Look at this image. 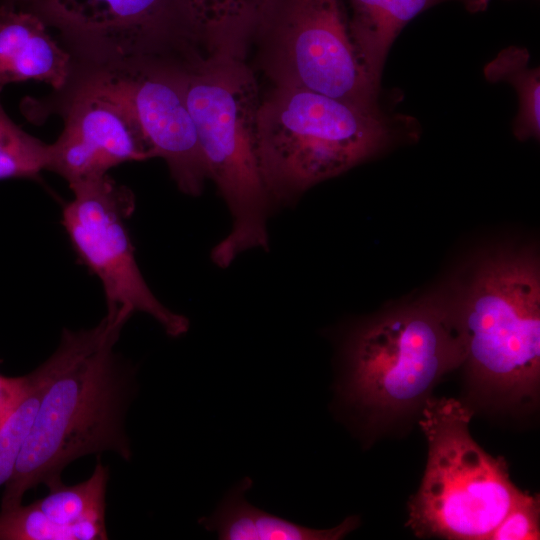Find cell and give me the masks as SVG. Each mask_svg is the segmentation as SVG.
<instances>
[{
    "label": "cell",
    "mask_w": 540,
    "mask_h": 540,
    "mask_svg": "<svg viewBox=\"0 0 540 540\" xmlns=\"http://www.w3.org/2000/svg\"><path fill=\"white\" fill-rule=\"evenodd\" d=\"M130 316L107 311L91 329H63L52 354L54 376L5 484L1 509L22 504L25 492L41 483L49 489L58 486L63 469L80 457L113 451L130 460L125 417L135 375L114 351Z\"/></svg>",
    "instance_id": "1"
},
{
    "label": "cell",
    "mask_w": 540,
    "mask_h": 540,
    "mask_svg": "<svg viewBox=\"0 0 540 540\" xmlns=\"http://www.w3.org/2000/svg\"><path fill=\"white\" fill-rule=\"evenodd\" d=\"M184 71L208 178L232 216L231 231L211 251L213 263L226 268L242 252L269 246L272 201L257 153L258 84L244 58L227 54H199L184 62Z\"/></svg>",
    "instance_id": "2"
},
{
    "label": "cell",
    "mask_w": 540,
    "mask_h": 540,
    "mask_svg": "<svg viewBox=\"0 0 540 540\" xmlns=\"http://www.w3.org/2000/svg\"><path fill=\"white\" fill-rule=\"evenodd\" d=\"M391 120L366 108L303 88L275 86L261 100L257 153L271 201L286 204L383 150Z\"/></svg>",
    "instance_id": "3"
},
{
    "label": "cell",
    "mask_w": 540,
    "mask_h": 540,
    "mask_svg": "<svg viewBox=\"0 0 540 540\" xmlns=\"http://www.w3.org/2000/svg\"><path fill=\"white\" fill-rule=\"evenodd\" d=\"M341 395L373 422L406 413L428 399L465 360L455 307L419 302L390 312L349 338Z\"/></svg>",
    "instance_id": "4"
},
{
    "label": "cell",
    "mask_w": 540,
    "mask_h": 540,
    "mask_svg": "<svg viewBox=\"0 0 540 540\" xmlns=\"http://www.w3.org/2000/svg\"><path fill=\"white\" fill-rule=\"evenodd\" d=\"M471 410L453 398L427 399L420 426L428 460L407 525L418 537L489 540L521 494L503 458L485 452L468 429Z\"/></svg>",
    "instance_id": "5"
},
{
    "label": "cell",
    "mask_w": 540,
    "mask_h": 540,
    "mask_svg": "<svg viewBox=\"0 0 540 540\" xmlns=\"http://www.w3.org/2000/svg\"><path fill=\"white\" fill-rule=\"evenodd\" d=\"M455 311L474 386L502 403L533 400L540 380L537 261L527 255L490 261Z\"/></svg>",
    "instance_id": "6"
},
{
    "label": "cell",
    "mask_w": 540,
    "mask_h": 540,
    "mask_svg": "<svg viewBox=\"0 0 540 540\" xmlns=\"http://www.w3.org/2000/svg\"><path fill=\"white\" fill-rule=\"evenodd\" d=\"M256 39L275 86L378 108L379 85L361 59L343 0H278Z\"/></svg>",
    "instance_id": "7"
},
{
    "label": "cell",
    "mask_w": 540,
    "mask_h": 540,
    "mask_svg": "<svg viewBox=\"0 0 540 540\" xmlns=\"http://www.w3.org/2000/svg\"><path fill=\"white\" fill-rule=\"evenodd\" d=\"M26 6L60 32L80 66L185 62L205 53L187 0H38Z\"/></svg>",
    "instance_id": "8"
},
{
    "label": "cell",
    "mask_w": 540,
    "mask_h": 540,
    "mask_svg": "<svg viewBox=\"0 0 540 540\" xmlns=\"http://www.w3.org/2000/svg\"><path fill=\"white\" fill-rule=\"evenodd\" d=\"M73 199L62 224L80 260L100 279L108 311L152 316L171 337L189 320L165 307L146 284L135 260L126 220L135 208L133 192L108 174L69 185Z\"/></svg>",
    "instance_id": "9"
},
{
    "label": "cell",
    "mask_w": 540,
    "mask_h": 540,
    "mask_svg": "<svg viewBox=\"0 0 540 540\" xmlns=\"http://www.w3.org/2000/svg\"><path fill=\"white\" fill-rule=\"evenodd\" d=\"M55 92L53 111L63 117L64 129L49 144L46 169L69 185L154 157L126 101L87 70L73 65L68 82Z\"/></svg>",
    "instance_id": "10"
},
{
    "label": "cell",
    "mask_w": 540,
    "mask_h": 540,
    "mask_svg": "<svg viewBox=\"0 0 540 540\" xmlns=\"http://www.w3.org/2000/svg\"><path fill=\"white\" fill-rule=\"evenodd\" d=\"M131 108L154 157L163 158L178 188L197 196L208 173L187 99L184 62L143 59L85 67Z\"/></svg>",
    "instance_id": "11"
},
{
    "label": "cell",
    "mask_w": 540,
    "mask_h": 540,
    "mask_svg": "<svg viewBox=\"0 0 540 540\" xmlns=\"http://www.w3.org/2000/svg\"><path fill=\"white\" fill-rule=\"evenodd\" d=\"M72 55L26 5L0 0V92L11 83L42 81L61 90L73 70Z\"/></svg>",
    "instance_id": "12"
},
{
    "label": "cell",
    "mask_w": 540,
    "mask_h": 540,
    "mask_svg": "<svg viewBox=\"0 0 540 540\" xmlns=\"http://www.w3.org/2000/svg\"><path fill=\"white\" fill-rule=\"evenodd\" d=\"M252 486L243 479L225 495L214 513L199 522L215 531L222 540H338L358 524L357 517H348L336 527L314 529L261 510L250 504L245 493Z\"/></svg>",
    "instance_id": "13"
},
{
    "label": "cell",
    "mask_w": 540,
    "mask_h": 540,
    "mask_svg": "<svg viewBox=\"0 0 540 540\" xmlns=\"http://www.w3.org/2000/svg\"><path fill=\"white\" fill-rule=\"evenodd\" d=\"M446 1H457L471 13L486 10L489 0H349V25L361 59L380 86L383 66L401 30L421 12Z\"/></svg>",
    "instance_id": "14"
},
{
    "label": "cell",
    "mask_w": 540,
    "mask_h": 540,
    "mask_svg": "<svg viewBox=\"0 0 540 540\" xmlns=\"http://www.w3.org/2000/svg\"><path fill=\"white\" fill-rule=\"evenodd\" d=\"M278 0H187L205 54L244 58Z\"/></svg>",
    "instance_id": "15"
},
{
    "label": "cell",
    "mask_w": 540,
    "mask_h": 540,
    "mask_svg": "<svg viewBox=\"0 0 540 540\" xmlns=\"http://www.w3.org/2000/svg\"><path fill=\"white\" fill-rule=\"evenodd\" d=\"M108 479V468L98 460L87 480L73 486L61 483L34 502L50 521L72 532L75 540H106Z\"/></svg>",
    "instance_id": "16"
},
{
    "label": "cell",
    "mask_w": 540,
    "mask_h": 540,
    "mask_svg": "<svg viewBox=\"0 0 540 540\" xmlns=\"http://www.w3.org/2000/svg\"><path fill=\"white\" fill-rule=\"evenodd\" d=\"M529 58L526 48L509 46L484 67L489 82L504 81L515 88L519 107L513 133L521 141L540 135V69L531 68Z\"/></svg>",
    "instance_id": "17"
},
{
    "label": "cell",
    "mask_w": 540,
    "mask_h": 540,
    "mask_svg": "<svg viewBox=\"0 0 540 540\" xmlns=\"http://www.w3.org/2000/svg\"><path fill=\"white\" fill-rule=\"evenodd\" d=\"M49 144L16 125L0 104V180L38 177L46 169Z\"/></svg>",
    "instance_id": "18"
},
{
    "label": "cell",
    "mask_w": 540,
    "mask_h": 540,
    "mask_svg": "<svg viewBox=\"0 0 540 540\" xmlns=\"http://www.w3.org/2000/svg\"><path fill=\"white\" fill-rule=\"evenodd\" d=\"M46 387L45 380L33 377L21 403L0 430V486L5 485L13 475Z\"/></svg>",
    "instance_id": "19"
},
{
    "label": "cell",
    "mask_w": 540,
    "mask_h": 540,
    "mask_svg": "<svg viewBox=\"0 0 540 540\" xmlns=\"http://www.w3.org/2000/svg\"><path fill=\"white\" fill-rule=\"evenodd\" d=\"M539 499L521 492L489 540H538Z\"/></svg>",
    "instance_id": "20"
},
{
    "label": "cell",
    "mask_w": 540,
    "mask_h": 540,
    "mask_svg": "<svg viewBox=\"0 0 540 540\" xmlns=\"http://www.w3.org/2000/svg\"><path fill=\"white\" fill-rule=\"evenodd\" d=\"M29 383V374L19 377L0 374V430L21 403Z\"/></svg>",
    "instance_id": "21"
},
{
    "label": "cell",
    "mask_w": 540,
    "mask_h": 540,
    "mask_svg": "<svg viewBox=\"0 0 540 540\" xmlns=\"http://www.w3.org/2000/svg\"><path fill=\"white\" fill-rule=\"evenodd\" d=\"M3 1H9V2H14V3H19V4H24V5H28V4H32L38 0H3Z\"/></svg>",
    "instance_id": "22"
}]
</instances>
